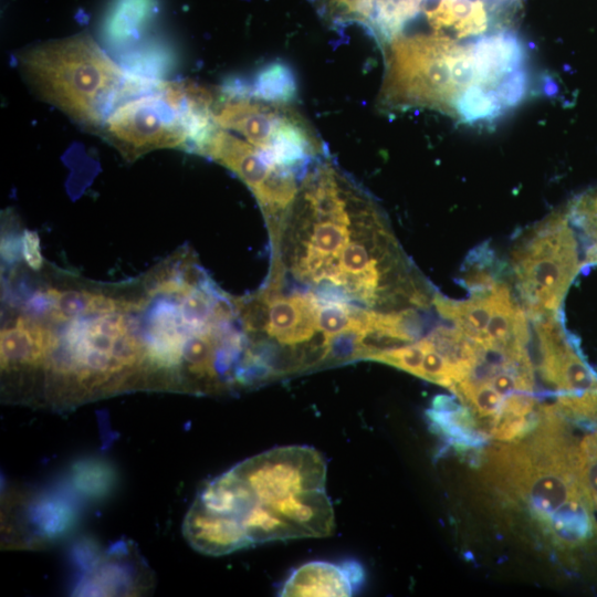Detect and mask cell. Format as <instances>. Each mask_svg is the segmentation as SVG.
I'll list each match as a JSON object with an SVG mask.
<instances>
[{"label": "cell", "instance_id": "1", "mask_svg": "<svg viewBox=\"0 0 597 597\" xmlns=\"http://www.w3.org/2000/svg\"><path fill=\"white\" fill-rule=\"evenodd\" d=\"M326 463L307 446L277 447L203 485L182 524L197 551L224 555L255 544L334 532Z\"/></svg>", "mask_w": 597, "mask_h": 597}, {"label": "cell", "instance_id": "2", "mask_svg": "<svg viewBox=\"0 0 597 597\" xmlns=\"http://www.w3.org/2000/svg\"><path fill=\"white\" fill-rule=\"evenodd\" d=\"M17 65L38 98L95 134L122 98L154 84L128 76L87 33L22 49Z\"/></svg>", "mask_w": 597, "mask_h": 597}, {"label": "cell", "instance_id": "3", "mask_svg": "<svg viewBox=\"0 0 597 597\" xmlns=\"http://www.w3.org/2000/svg\"><path fill=\"white\" fill-rule=\"evenodd\" d=\"M217 88L186 82H158L153 91L123 101L98 133L127 160L160 148L193 153L212 129Z\"/></svg>", "mask_w": 597, "mask_h": 597}, {"label": "cell", "instance_id": "4", "mask_svg": "<svg viewBox=\"0 0 597 597\" xmlns=\"http://www.w3.org/2000/svg\"><path fill=\"white\" fill-rule=\"evenodd\" d=\"M212 121L301 178L315 161L327 156L320 135L293 103L260 98L247 85L218 88Z\"/></svg>", "mask_w": 597, "mask_h": 597}, {"label": "cell", "instance_id": "5", "mask_svg": "<svg viewBox=\"0 0 597 597\" xmlns=\"http://www.w3.org/2000/svg\"><path fill=\"white\" fill-rule=\"evenodd\" d=\"M582 268L575 231L565 210L523 232L511 249L510 270L528 318L557 314Z\"/></svg>", "mask_w": 597, "mask_h": 597}, {"label": "cell", "instance_id": "6", "mask_svg": "<svg viewBox=\"0 0 597 597\" xmlns=\"http://www.w3.org/2000/svg\"><path fill=\"white\" fill-rule=\"evenodd\" d=\"M195 153L227 167L249 187L269 228L282 221L303 179L276 167L261 150L216 124Z\"/></svg>", "mask_w": 597, "mask_h": 597}, {"label": "cell", "instance_id": "7", "mask_svg": "<svg viewBox=\"0 0 597 597\" xmlns=\"http://www.w3.org/2000/svg\"><path fill=\"white\" fill-rule=\"evenodd\" d=\"M530 320L535 343L532 364L542 379L564 392L597 391V375L575 350L558 313Z\"/></svg>", "mask_w": 597, "mask_h": 597}, {"label": "cell", "instance_id": "8", "mask_svg": "<svg viewBox=\"0 0 597 597\" xmlns=\"http://www.w3.org/2000/svg\"><path fill=\"white\" fill-rule=\"evenodd\" d=\"M144 564L128 545L117 544L97 556L84 573L75 591L77 595H122L145 590L147 577Z\"/></svg>", "mask_w": 597, "mask_h": 597}, {"label": "cell", "instance_id": "9", "mask_svg": "<svg viewBox=\"0 0 597 597\" xmlns=\"http://www.w3.org/2000/svg\"><path fill=\"white\" fill-rule=\"evenodd\" d=\"M364 580L362 566L310 562L296 568L280 590L281 596H352Z\"/></svg>", "mask_w": 597, "mask_h": 597}, {"label": "cell", "instance_id": "10", "mask_svg": "<svg viewBox=\"0 0 597 597\" xmlns=\"http://www.w3.org/2000/svg\"><path fill=\"white\" fill-rule=\"evenodd\" d=\"M41 297L44 304L49 305V316L56 322L82 316L132 311L138 305L133 301L116 298L101 292L87 290L60 291L50 289Z\"/></svg>", "mask_w": 597, "mask_h": 597}, {"label": "cell", "instance_id": "11", "mask_svg": "<svg viewBox=\"0 0 597 597\" xmlns=\"http://www.w3.org/2000/svg\"><path fill=\"white\" fill-rule=\"evenodd\" d=\"M154 0H117L106 21V32L114 41H125L148 19Z\"/></svg>", "mask_w": 597, "mask_h": 597}, {"label": "cell", "instance_id": "12", "mask_svg": "<svg viewBox=\"0 0 597 597\" xmlns=\"http://www.w3.org/2000/svg\"><path fill=\"white\" fill-rule=\"evenodd\" d=\"M565 212L572 226L585 237L587 247L583 263L597 264V191L580 196Z\"/></svg>", "mask_w": 597, "mask_h": 597}, {"label": "cell", "instance_id": "13", "mask_svg": "<svg viewBox=\"0 0 597 597\" xmlns=\"http://www.w3.org/2000/svg\"><path fill=\"white\" fill-rule=\"evenodd\" d=\"M250 91L253 95L268 101L293 103L296 97L293 74L280 62L262 69Z\"/></svg>", "mask_w": 597, "mask_h": 597}, {"label": "cell", "instance_id": "14", "mask_svg": "<svg viewBox=\"0 0 597 597\" xmlns=\"http://www.w3.org/2000/svg\"><path fill=\"white\" fill-rule=\"evenodd\" d=\"M580 485L597 512V433L584 436L578 443Z\"/></svg>", "mask_w": 597, "mask_h": 597}, {"label": "cell", "instance_id": "15", "mask_svg": "<svg viewBox=\"0 0 597 597\" xmlns=\"http://www.w3.org/2000/svg\"><path fill=\"white\" fill-rule=\"evenodd\" d=\"M423 355L425 345L421 338L412 344L383 352L373 360L395 366L419 377Z\"/></svg>", "mask_w": 597, "mask_h": 597}, {"label": "cell", "instance_id": "16", "mask_svg": "<svg viewBox=\"0 0 597 597\" xmlns=\"http://www.w3.org/2000/svg\"><path fill=\"white\" fill-rule=\"evenodd\" d=\"M22 256L24 262L33 270L39 271L43 265L40 239L36 232L24 230L21 239Z\"/></svg>", "mask_w": 597, "mask_h": 597}]
</instances>
